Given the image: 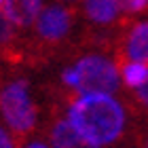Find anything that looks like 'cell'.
<instances>
[{"label": "cell", "mask_w": 148, "mask_h": 148, "mask_svg": "<svg viewBox=\"0 0 148 148\" xmlns=\"http://www.w3.org/2000/svg\"><path fill=\"white\" fill-rule=\"evenodd\" d=\"M0 148H17V140L4 129V125H0Z\"/></svg>", "instance_id": "cell-13"}, {"label": "cell", "mask_w": 148, "mask_h": 148, "mask_svg": "<svg viewBox=\"0 0 148 148\" xmlns=\"http://www.w3.org/2000/svg\"><path fill=\"white\" fill-rule=\"evenodd\" d=\"M74 19H76V11L70 6H62V4L42 6L38 17L32 23L38 47L51 49V47H57L59 42H64L74 25Z\"/></svg>", "instance_id": "cell-4"}, {"label": "cell", "mask_w": 148, "mask_h": 148, "mask_svg": "<svg viewBox=\"0 0 148 148\" xmlns=\"http://www.w3.org/2000/svg\"><path fill=\"white\" fill-rule=\"evenodd\" d=\"M49 144L51 148H99L91 144L89 140H85L80 133L68 123V119L55 116L49 125Z\"/></svg>", "instance_id": "cell-7"}, {"label": "cell", "mask_w": 148, "mask_h": 148, "mask_svg": "<svg viewBox=\"0 0 148 148\" xmlns=\"http://www.w3.org/2000/svg\"><path fill=\"white\" fill-rule=\"evenodd\" d=\"M116 2L123 17H131V15L148 11V0H116Z\"/></svg>", "instance_id": "cell-12"}, {"label": "cell", "mask_w": 148, "mask_h": 148, "mask_svg": "<svg viewBox=\"0 0 148 148\" xmlns=\"http://www.w3.org/2000/svg\"><path fill=\"white\" fill-rule=\"evenodd\" d=\"M114 59L116 64L138 62L148 66V21H131L129 17H123Z\"/></svg>", "instance_id": "cell-5"}, {"label": "cell", "mask_w": 148, "mask_h": 148, "mask_svg": "<svg viewBox=\"0 0 148 148\" xmlns=\"http://www.w3.org/2000/svg\"><path fill=\"white\" fill-rule=\"evenodd\" d=\"M21 148H51V144H47L45 140H38V138H32V140H21Z\"/></svg>", "instance_id": "cell-14"}, {"label": "cell", "mask_w": 148, "mask_h": 148, "mask_svg": "<svg viewBox=\"0 0 148 148\" xmlns=\"http://www.w3.org/2000/svg\"><path fill=\"white\" fill-rule=\"evenodd\" d=\"M0 116L17 142L34 133L38 125V108L25 78H13L0 87Z\"/></svg>", "instance_id": "cell-3"}, {"label": "cell", "mask_w": 148, "mask_h": 148, "mask_svg": "<svg viewBox=\"0 0 148 148\" xmlns=\"http://www.w3.org/2000/svg\"><path fill=\"white\" fill-rule=\"evenodd\" d=\"M119 72H121V80L129 91L140 87L148 78V66L138 62H119Z\"/></svg>", "instance_id": "cell-9"}, {"label": "cell", "mask_w": 148, "mask_h": 148, "mask_svg": "<svg viewBox=\"0 0 148 148\" xmlns=\"http://www.w3.org/2000/svg\"><path fill=\"white\" fill-rule=\"evenodd\" d=\"M146 148H148V136H146Z\"/></svg>", "instance_id": "cell-15"}, {"label": "cell", "mask_w": 148, "mask_h": 148, "mask_svg": "<svg viewBox=\"0 0 148 148\" xmlns=\"http://www.w3.org/2000/svg\"><path fill=\"white\" fill-rule=\"evenodd\" d=\"M68 123L95 146H114L127 133V108L110 93H72L66 106Z\"/></svg>", "instance_id": "cell-1"}, {"label": "cell", "mask_w": 148, "mask_h": 148, "mask_svg": "<svg viewBox=\"0 0 148 148\" xmlns=\"http://www.w3.org/2000/svg\"><path fill=\"white\" fill-rule=\"evenodd\" d=\"M62 83L76 95L85 93H116L121 87V72L116 59L102 53H89L62 72Z\"/></svg>", "instance_id": "cell-2"}, {"label": "cell", "mask_w": 148, "mask_h": 148, "mask_svg": "<svg viewBox=\"0 0 148 148\" xmlns=\"http://www.w3.org/2000/svg\"><path fill=\"white\" fill-rule=\"evenodd\" d=\"M0 51L6 57H11V55L19 57V53L15 49V25L9 21V17L2 11H0Z\"/></svg>", "instance_id": "cell-10"}, {"label": "cell", "mask_w": 148, "mask_h": 148, "mask_svg": "<svg viewBox=\"0 0 148 148\" xmlns=\"http://www.w3.org/2000/svg\"><path fill=\"white\" fill-rule=\"evenodd\" d=\"M131 104H133V108H136V110L148 114V78L140 87L131 89Z\"/></svg>", "instance_id": "cell-11"}, {"label": "cell", "mask_w": 148, "mask_h": 148, "mask_svg": "<svg viewBox=\"0 0 148 148\" xmlns=\"http://www.w3.org/2000/svg\"><path fill=\"white\" fill-rule=\"evenodd\" d=\"M2 2H4V0H0V4H2Z\"/></svg>", "instance_id": "cell-16"}, {"label": "cell", "mask_w": 148, "mask_h": 148, "mask_svg": "<svg viewBox=\"0 0 148 148\" xmlns=\"http://www.w3.org/2000/svg\"><path fill=\"white\" fill-rule=\"evenodd\" d=\"M42 9V0H4L2 13L15 28H30Z\"/></svg>", "instance_id": "cell-8"}, {"label": "cell", "mask_w": 148, "mask_h": 148, "mask_svg": "<svg viewBox=\"0 0 148 148\" xmlns=\"http://www.w3.org/2000/svg\"><path fill=\"white\" fill-rule=\"evenodd\" d=\"M80 9H83V15L87 21H91L93 25H99V28L116 25L123 19V13H121L116 0H83Z\"/></svg>", "instance_id": "cell-6"}]
</instances>
